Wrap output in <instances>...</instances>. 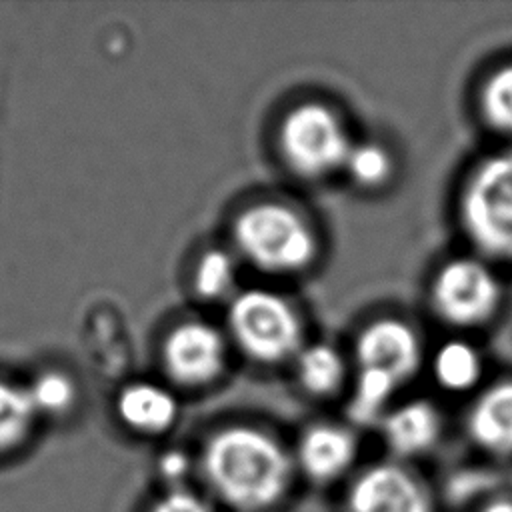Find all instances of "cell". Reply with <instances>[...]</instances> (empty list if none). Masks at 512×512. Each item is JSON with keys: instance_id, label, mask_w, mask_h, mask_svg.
<instances>
[{"instance_id": "obj_17", "label": "cell", "mask_w": 512, "mask_h": 512, "mask_svg": "<svg viewBox=\"0 0 512 512\" xmlns=\"http://www.w3.org/2000/svg\"><path fill=\"white\" fill-rule=\"evenodd\" d=\"M30 396L0 384V454L18 446L32 420Z\"/></svg>"}, {"instance_id": "obj_11", "label": "cell", "mask_w": 512, "mask_h": 512, "mask_svg": "<svg viewBox=\"0 0 512 512\" xmlns=\"http://www.w3.org/2000/svg\"><path fill=\"white\" fill-rule=\"evenodd\" d=\"M442 432L438 410L424 400L402 404L382 418V436L398 462L430 452Z\"/></svg>"}, {"instance_id": "obj_14", "label": "cell", "mask_w": 512, "mask_h": 512, "mask_svg": "<svg viewBox=\"0 0 512 512\" xmlns=\"http://www.w3.org/2000/svg\"><path fill=\"white\" fill-rule=\"evenodd\" d=\"M432 370L442 388L462 392L478 382L482 362L478 352L468 342L450 340L436 350Z\"/></svg>"}, {"instance_id": "obj_1", "label": "cell", "mask_w": 512, "mask_h": 512, "mask_svg": "<svg viewBox=\"0 0 512 512\" xmlns=\"http://www.w3.org/2000/svg\"><path fill=\"white\" fill-rule=\"evenodd\" d=\"M198 472L208 498L230 512H272L288 496L296 466L272 434L230 426L202 446Z\"/></svg>"}, {"instance_id": "obj_7", "label": "cell", "mask_w": 512, "mask_h": 512, "mask_svg": "<svg viewBox=\"0 0 512 512\" xmlns=\"http://www.w3.org/2000/svg\"><path fill=\"white\" fill-rule=\"evenodd\" d=\"M500 302V284L494 272L480 260H452L438 272L432 284V304L438 316L452 326H476L486 322Z\"/></svg>"}, {"instance_id": "obj_2", "label": "cell", "mask_w": 512, "mask_h": 512, "mask_svg": "<svg viewBox=\"0 0 512 512\" xmlns=\"http://www.w3.org/2000/svg\"><path fill=\"white\" fill-rule=\"evenodd\" d=\"M234 242L256 268L272 274L304 270L316 254V236L306 220L282 204H256L234 222Z\"/></svg>"}, {"instance_id": "obj_10", "label": "cell", "mask_w": 512, "mask_h": 512, "mask_svg": "<svg viewBox=\"0 0 512 512\" xmlns=\"http://www.w3.org/2000/svg\"><path fill=\"white\" fill-rule=\"evenodd\" d=\"M358 442L352 430L338 424L310 426L298 440L292 458L296 472L314 484H332L356 462Z\"/></svg>"}, {"instance_id": "obj_18", "label": "cell", "mask_w": 512, "mask_h": 512, "mask_svg": "<svg viewBox=\"0 0 512 512\" xmlns=\"http://www.w3.org/2000/svg\"><path fill=\"white\" fill-rule=\"evenodd\" d=\"M344 170L358 186L378 188L390 178L392 160L390 154L380 144L362 142L350 148L344 162Z\"/></svg>"}, {"instance_id": "obj_21", "label": "cell", "mask_w": 512, "mask_h": 512, "mask_svg": "<svg viewBox=\"0 0 512 512\" xmlns=\"http://www.w3.org/2000/svg\"><path fill=\"white\" fill-rule=\"evenodd\" d=\"M146 512H218V508L208 496L188 486H172L158 494Z\"/></svg>"}, {"instance_id": "obj_9", "label": "cell", "mask_w": 512, "mask_h": 512, "mask_svg": "<svg viewBox=\"0 0 512 512\" xmlns=\"http://www.w3.org/2000/svg\"><path fill=\"white\" fill-rule=\"evenodd\" d=\"M360 370L384 374L402 386L420 366L422 348L416 332L394 318L372 322L356 342Z\"/></svg>"}, {"instance_id": "obj_5", "label": "cell", "mask_w": 512, "mask_h": 512, "mask_svg": "<svg viewBox=\"0 0 512 512\" xmlns=\"http://www.w3.org/2000/svg\"><path fill=\"white\" fill-rule=\"evenodd\" d=\"M350 148L344 124L322 104H300L280 124V152L302 178H324L344 168Z\"/></svg>"}, {"instance_id": "obj_3", "label": "cell", "mask_w": 512, "mask_h": 512, "mask_svg": "<svg viewBox=\"0 0 512 512\" xmlns=\"http://www.w3.org/2000/svg\"><path fill=\"white\" fill-rule=\"evenodd\" d=\"M462 226L488 258L512 262V152L486 158L460 200Z\"/></svg>"}, {"instance_id": "obj_12", "label": "cell", "mask_w": 512, "mask_h": 512, "mask_svg": "<svg viewBox=\"0 0 512 512\" xmlns=\"http://www.w3.org/2000/svg\"><path fill=\"white\" fill-rule=\"evenodd\" d=\"M468 432L486 452L512 456V382L488 388L468 414Z\"/></svg>"}, {"instance_id": "obj_4", "label": "cell", "mask_w": 512, "mask_h": 512, "mask_svg": "<svg viewBox=\"0 0 512 512\" xmlns=\"http://www.w3.org/2000/svg\"><path fill=\"white\" fill-rule=\"evenodd\" d=\"M228 326L240 350L258 362H280L300 350V320L276 292H240L230 304Z\"/></svg>"}, {"instance_id": "obj_19", "label": "cell", "mask_w": 512, "mask_h": 512, "mask_svg": "<svg viewBox=\"0 0 512 512\" xmlns=\"http://www.w3.org/2000/svg\"><path fill=\"white\" fill-rule=\"evenodd\" d=\"M234 278L236 268L232 256L224 250H208L196 266L194 286L202 298L216 300L230 292V288L234 286Z\"/></svg>"}, {"instance_id": "obj_22", "label": "cell", "mask_w": 512, "mask_h": 512, "mask_svg": "<svg viewBox=\"0 0 512 512\" xmlns=\"http://www.w3.org/2000/svg\"><path fill=\"white\" fill-rule=\"evenodd\" d=\"M28 396H30L32 406L56 412L70 404L74 390H72V384L64 376L46 374L34 384L32 394H28Z\"/></svg>"}, {"instance_id": "obj_16", "label": "cell", "mask_w": 512, "mask_h": 512, "mask_svg": "<svg viewBox=\"0 0 512 512\" xmlns=\"http://www.w3.org/2000/svg\"><path fill=\"white\" fill-rule=\"evenodd\" d=\"M480 106L486 122L512 136V64L498 68L484 84Z\"/></svg>"}, {"instance_id": "obj_8", "label": "cell", "mask_w": 512, "mask_h": 512, "mask_svg": "<svg viewBox=\"0 0 512 512\" xmlns=\"http://www.w3.org/2000/svg\"><path fill=\"white\" fill-rule=\"evenodd\" d=\"M226 360L222 334L198 320L176 326L164 344V366L172 380L182 386H204L218 378Z\"/></svg>"}, {"instance_id": "obj_6", "label": "cell", "mask_w": 512, "mask_h": 512, "mask_svg": "<svg viewBox=\"0 0 512 512\" xmlns=\"http://www.w3.org/2000/svg\"><path fill=\"white\" fill-rule=\"evenodd\" d=\"M342 512H438L426 482L406 462L362 468L346 486Z\"/></svg>"}, {"instance_id": "obj_20", "label": "cell", "mask_w": 512, "mask_h": 512, "mask_svg": "<svg viewBox=\"0 0 512 512\" xmlns=\"http://www.w3.org/2000/svg\"><path fill=\"white\" fill-rule=\"evenodd\" d=\"M398 384L386 378L384 374L372 370H360L354 398H352V416L360 422H370L384 410L386 402L396 392Z\"/></svg>"}, {"instance_id": "obj_13", "label": "cell", "mask_w": 512, "mask_h": 512, "mask_svg": "<svg viewBox=\"0 0 512 512\" xmlns=\"http://www.w3.org/2000/svg\"><path fill=\"white\" fill-rule=\"evenodd\" d=\"M120 420L134 432L158 436L168 432L178 418V402L170 390L152 382H136L118 398Z\"/></svg>"}, {"instance_id": "obj_15", "label": "cell", "mask_w": 512, "mask_h": 512, "mask_svg": "<svg viewBox=\"0 0 512 512\" xmlns=\"http://www.w3.org/2000/svg\"><path fill=\"white\" fill-rule=\"evenodd\" d=\"M298 378L314 396L334 394L344 378V362L328 344H312L298 354Z\"/></svg>"}, {"instance_id": "obj_23", "label": "cell", "mask_w": 512, "mask_h": 512, "mask_svg": "<svg viewBox=\"0 0 512 512\" xmlns=\"http://www.w3.org/2000/svg\"><path fill=\"white\" fill-rule=\"evenodd\" d=\"M160 472H162V478L168 480V486L166 488H172V486H184V478L190 470V460L186 454L182 452H176V450H170L166 452L162 458H160V464H158Z\"/></svg>"}, {"instance_id": "obj_24", "label": "cell", "mask_w": 512, "mask_h": 512, "mask_svg": "<svg viewBox=\"0 0 512 512\" xmlns=\"http://www.w3.org/2000/svg\"><path fill=\"white\" fill-rule=\"evenodd\" d=\"M476 512H512V498H492L484 502Z\"/></svg>"}]
</instances>
